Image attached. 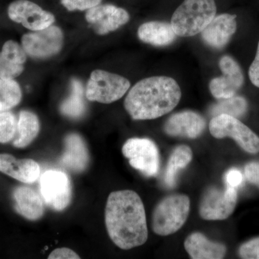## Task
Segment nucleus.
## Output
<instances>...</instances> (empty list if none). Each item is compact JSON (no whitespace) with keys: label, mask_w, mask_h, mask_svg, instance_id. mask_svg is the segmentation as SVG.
I'll return each mask as SVG.
<instances>
[{"label":"nucleus","mask_w":259,"mask_h":259,"mask_svg":"<svg viewBox=\"0 0 259 259\" xmlns=\"http://www.w3.org/2000/svg\"><path fill=\"white\" fill-rule=\"evenodd\" d=\"M216 13L214 0H185L172 15L171 25L177 36H194L203 31Z\"/></svg>","instance_id":"3"},{"label":"nucleus","mask_w":259,"mask_h":259,"mask_svg":"<svg viewBox=\"0 0 259 259\" xmlns=\"http://www.w3.org/2000/svg\"><path fill=\"white\" fill-rule=\"evenodd\" d=\"M102 0H61V4L64 5L69 11L74 10H87L100 5Z\"/></svg>","instance_id":"30"},{"label":"nucleus","mask_w":259,"mask_h":259,"mask_svg":"<svg viewBox=\"0 0 259 259\" xmlns=\"http://www.w3.org/2000/svg\"><path fill=\"white\" fill-rule=\"evenodd\" d=\"M205 120L193 111H183L174 114L165 123V133L175 137L197 139L204 132Z\"/></svg>","instance_id":"14"},{"label":"nucleus","mask_w":259,"mask_h":259,"mask_svg":"<svg viewBox=\"0 0 259 259\" xmlns=\"http://www.w3.org/2000/svg\"><path fill=\"white\" fill-rule=\"evenodd\" d=\"M21 99V89L16 81L0 78V112L8 111L16 107Z\"/></svg>","instance_id":"25"},{"label":"nucleus","mask_w":259,"mask_h":259,"mask_svg":"<svg viewBox=\"0 0 259 259\" xmlns=\"http://www.w3.org/2000/svg\"><path fill=\"white\" fill-rule=\"evenodd\" d=\"M105 225L110 239L121 249H132L147 241L144 203L134 191L110 193L105 207Z\"/></svg>","instance_id":"1"},{"label":"nucleus","mask_w":259,"mask_h":259,"mask_svg":"<svg viewBox=\"0 0 259 259\" xmlns=\"http://www.w3.org/2000/svg\"><path fill=\"white\" fill-rule=\"evenodd\" d=\"M40 122L33 112L23 110L20 112L17 128V138L13 141L16 148H23L29 146L40 132Z\"/></svg>","instance_id":"21"},{"label":"nucleus","mask_w":259,"mask_h":259,"mask_svg":"<svg viewBox=\"0 0 259 259\" xmlns=\"http://www.w3.org/2000/svg\"><path fill=\"white\" fill-rule=\"evenodd\" d=\"M219 66L223 76L214 78L209 83L211 94L218 100L235 96L244 81L241 67L233 58L228 56L221 58Z\"/></svg>","instance_id":"12"},{"label":"nucleus","mask_w":259,"mask_h":259,"mask_svg":"<svg viewBox=\"0 0 259 259\" xmlns=\"http://www.w3.org/2000/svg\"><path fill=\"white\" fill-rule=\"evenodd\" d=\"M18 120L14 114L0 112V144H7L14 139L17 134Z\"/></svg>","instance_id":"26"},{"label":"nucleus","mask_w":259,"mask_h":259,"mask_svg":"<svg viewBox=\"0 0 259 259\" xmlns=\"http://www.w3.org/2000/svg\"><path fill=\"white\" fill-rule=\"evenodd\" d=\"M63 40L61 29L51 25L42 30L25 34L22 37V47L32 58L46 59L61 51Z\"/></svg>","instance_id":"10"},{"label":"nucleus","mask_w":259,"mask_h":259,"mask_svg":"<svg viewBox=\"0 0 259 259\" xmlns=\"http://www.w3.org/2000/svg\"><path fill=\"white\" fill-rule=\"evenodd\" d=\"M236 30V15L226 13L214 17L204 29L201 36L209 47L221 49L230 41Z\"/></svg>","instance_id":"15"},{"label":"nucleus","mask_w":259,"mask_h":259,"mask_svg":"<svg viewBox=\"0 0 259 259\" xmlns=\"http://www.w3.org/2000/svg\"><path fill=\"white\" fill-rule=\"evenodd\" d=\"M8 16L10 20L32 31L47 28L55 22L54 15L29 0L13 2L8 8Z\"/></svg>","instance_id":"11"},{"label":"nucleus","mask_w":259,"mask_h":259,"mask_svg":"<svg viewBox=\"0 0 259 259\" xmlns=\"http://www.w3.org/2000/svg\"><path fill=\"white\" fill-rule=\"evenodd\" d=\"M192 156V149L185 145L177 146L172 151L164 175V182L168 188H174L177 185L179 172L190 164Z\"/></svg>","instance_id":"22"},{"label":"nucleus","mask_w":259,"mask_h":259,"mask_svg":"<svg viewBox=\"0 0 259 259\" xmlns=\"http://www.w3.org/2000/svg\"><path fill=\"white\" fill-rule=\"evenodd\" d=\"M181 97L182 91L175 79L152 76L141 80L131 88L124 106L134 120H153L172 111Z\"/></svg>","instance_id":"2"},{"label":"nucleus","mask_w":259,"mask_h":259,"mask_svg":"<svg viewBox=\"0 0 259 259\" xmlns=\"http://www.w3.org/2000/svg\"><path fill=\"white\" fill-rule=\"evenodd\" d=\"M87 21L99 35L115 31L130 20L128 13L112 5H99L88 10L85 15Z\"/></svg>","instance_id":"13"},{"label":"nucleus","mask_w":259,"mask_h":259,"mask_svg":"<svg viewBox=\"0 0 259 259\" xmlns=\"http://www.w3.org/2000/svg\"><path fill=\"white\" fill-rule=\"evenodd\" d=\"M64 146L61 164L76 173L85 171L90 163V154L81 136L76 134L68 135L64 139Z\"/></svg>","instance_id":"17"},{"label":"nucleus","mask_w":259,"mask_h":259,"mask_svg":"<svg viewBox=\"0 0 259 259\" xmlns=\"http://www.w3.org/2000/svg\"><path fill=\"white\" fill-rule=\"evenodd\" d=\"M49 259H79L80 256L74 250L68 248H57L53 250L48 257Z\"/></svg>","instance_id":"33"},{"label":"nucleus","mask_w":259,"mask_h":259,"mask_svg":"<svg viewBox=\"0 0 259 259\" xmlns=\"http://www.w3.org/2000/svg\"><path fill=\"white\" fill-rule=\"evenodd\" d=\"M40 192L44 202L51 209L64 210L72 197L71 181L64 172L49 170L40 177Z\"/></svg>","instance_id":"9"},{"label":"nucleus","mask_w":259,"mask_h":259,"mask_svg":"<svg viewBox=\"0 0 259 259\" xmlns=\"http://www.w3.org/2000/svg\"><path fill=\"white\" fill-rule=\"evenodd\" d=\"M23 65L15 64L9 58L0 52V78L3 79H14L23 73Z\"/></svg>","instance_id":"27"},{"label":"nucleus","mask_w":259,"mask_h":259,"mask_svg":"<svg viewBox=\"0 0 259 259\" xmlns=\"http://www.w3.org/2000/svg\"><path fill=\"white\" fill-rule=\"evenodd\" d=\"M190 211V200L187 195L175 194L167 196L153 211V232L162 236L176 233L185 225Z\"/></svg>","instance_id":"4"},{"label":"nucleus","mask_w":259,"mask_h":259,"mask_svg":"<svg viewBox=\"0 0 259 259\" xmlns=\"http://www.w3.org/2000/svg\"><path fill=\"white\" fill-rule=\"evenodd\" d=\"M225 180L227 186L237 189L243 183V174L237 168H231L226 172Z\"/></svg>","instance_id":"31"},{"label":"nucleus","mask_w":259,"mask_h":259,"mask_svg":"<svg viewBox=\"0 0 259 259\" xmlns=\"http://www.w3.org/2000/svg\"><path fill=\"white\" fill-rule=\"evenodd\" d=\"M123 156L131 166L146 177L157 175L159 171L160 156L156 145L148 139L127 140L122 148Z\"/></svg>","instance_id":"7"},{"label":"nucleus","mask_w":259,"mask_h":259,"mask_svg":"<svg viewBox=\"0 0 259 259\" xmlns=\"http://www.w3.org/2000/svg\"><path fill=\"white\" fill-rule=\"evenodd\" d=\"M237 201V189L229 186L223 190L210 187L202 195L199 214L205 221H223L234 212Z\"/></svg>","instance_id":"8"},{"label":"nucleus","mask_w":259,"mask_h":259,"mask_svg":"<svg viewBox=\"0 0 259 259\" xmlns=\"http://www.w3.org/2000/svg\"><path fill=\"white\" fill-rule=\"evenodd\" d=\"M245 176L250 183L259 187V162H250L245 166Z\"/></svg>","instance_id":"32"},{"label":"nucleus","mask_w":259,"mask_h":259,"mask_svg":"<svg viewBox=\"0 0 259 259\" xmlns=\"http://www.w3.org/2000/svg\"><path fill=\"white\" fill-rule=\"evenodd\" d=\"M131 87L123 76L102 70H95L91 74L86 89L88 100L110 104L122 98Z\"/></svg>","instance_id":"6"},{"label":"nucleus","mask_w":259,"mask_h":259,"mask_svg":"<svg viewBox=\"0 0 259 259\" xmlns=\"http://www.w3.org/2000/svg\"><path fill=\"white\" fill-rule=\"evenodd\" d=\"M16 212L29 221L40 219L44 214V201L42 196L30 187L22 186L13 192Z\"/></svg>","instance_id":"18"},{"label":"nucleus","mask_w":259,"mask_h":259,"mask_svg":"<svg viewBox=\"0 0 259 259\" xmlns=\"http://www.w3.org/2000/svg\"><path fill=\"white\" fill-rule=\"evenodd\" d=\"M248 110V103L243 97L235 96L230 98L222 99L221 101L213 105L209 109V113L213 117L223 115L241 117L245 115Z\"/></svg>","instance_id":"24"},{"label":"nucleus","mask_w":259,"mask_h":259,"mask_svg":"<svg viewBox=\"0 0 259 259\" xmlns=\"http://www.w3.org/2000/svg\"><path fill=\"white\" fill-rule=\"evenodd\" d=\"M248 75L252 83L259 88V42L256 55L253 63L250 65Z\"/></svg>","instance_id":"34"},{"label":"nucleus","mask_w":259,"mask_h":259,"mask_svg":"<svg viewBox=\"0 0 259 259\" xmlns=\"http://www.w3.org/2000/svg\"><path fill=\"white\" fill-rule=\"evenodd\" d=\"M238 253L242 258L259 259V237L242 244Z\"/></svg>","instance_id":"29"},{"label":"nucleus","mask_w":259,"mask_h":259,"mask_svg":"<svg viewBox=\"0 0 259 259\" xmlns=\"http://www.w3.org/2000/svg\"><path fill=\"white\" fill-rule=\"evenodd\" d=\"M61 113L70 118H79L86 111V103L83 98V88L79 80L71 81V95L61 103Z\"/></svg>","instance_id":"23"},{"label":"nucleus","mask_w":259,"mask_h":259,"mask_svg":"<svg viewBox=\"0 0 259 259\" xmlns=\"http://www.w3.org/2000/svg\"><path fill=\"white\" fill-rule=\"evenodd\" d=\"M185 248L190 258L193 259H221L224 258L227 252L226 245L209 241L198 232L187 237Z\"/></svg>","instance_id":"19"},{"label":"nucleus","mask_w":259,"mask_h":259,"mask_svg":"<svg viewBox=\"0 0 259 259\" xmlns=\"http://www.w3.org/2000/svg\"><path fill=\"white\" fill-rule=\"evenodd\" d=\"M141 41L154 47H166L176 40L177 35L171 23L151 21L144 23L138 30Z\"/></svg>","instance_id":"20"},{"label":"nucleus","mask_w":259,"mask_h":259,"mask_svg":"<svg viewBox=\"0 0 259 259\" xmlns=\"http://www.w3.org/2000/svg\"><path fill=\"white\" fill-rule=\"evenodd\" d=\"M0 172L23 183L32 184L40 177V167L30 158L18 159L8 153H0Z\"/></svg>","instance_id":"16"},{"label":"nucleus","mask_w":259,"mask_h":259,"mask_svg":"<svg viewBox=\"0 0 259 259\" xmlns=\"http://www.w3.org/2000/svg\"><path fill=\"white\" fill-rule=\"evenodd\" d=\"M209 129L215 139L231 138L245 152H259L258 136L236 117L224 114L213 117Z\"/></svg>","instance_id":"5"},{"label":"nucleus","mask_w":259,"mask_h":259,"mask_svg":"<svg viewBox=\"0 0 259 259\" xmlns=\"http://www.w3.org/2000/svg\"><path fill=\"white\" fill-rule=\"evenodd\" d=\"M1 53L3 55L9 58L10 60L13 61L15 64L23 65L26 61L27 54L23 48L13 40L5 42Z\"/></svg>","instance_id":"28"}]
</instances>
